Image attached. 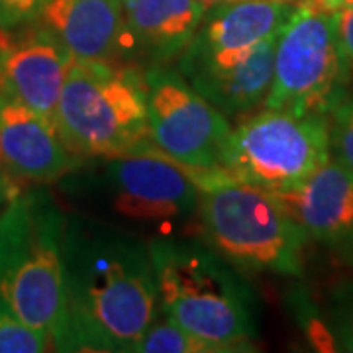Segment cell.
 Returning a JSON list of instances; mask_svg holds the SVG:
<instances>
[{
	"mask_svg": "<svg viewBox=\"0 0 353 353\" xmlns=\"http://www.w3.org/2000/svg\"><path fill=\"white\" fill-rule=\"evenodd\" d=\"M277 34L257 43L230 67L183 77L222 114L238 116L250 112L263 104L273 83Z\"/></svg>",
	"mask_w": 353,
	"mask_h": 353,
	"instance_id": "cell-16",
	"label": "cell"
},
{
	"mask_svg": "<svg viewBox=\"0 0 353 353\" xmlns=\"http://www.w3.org/2000/svg\"><path fill=\"white\" fill-rule=\"evenodd\" d=\"M334 341L341 352L353 353V304L341 308L336 316V324L334 330H330Z\"/></svg>",
	"mask_w": 353,
	"mask_h": 353,
	"instance_id": "cell-22",
	"label": "cell"
},
{
	"mask_svg": "<svg viewBox=\"0 0 353 353\" xmlns=\"http://www.w3.org/2000/svg\"><path fill=\"white\" fill-rule=\"evenodd\" d=\"M104 185L114 210L136 222H169L199 212L201 189L194 176L153 143L108 157Z\"/></svg>",
	"mask_w": 353,
	"mask_h": 353,
	"instance_id": "cell-9",
	"label": "cell"
},
{
	"mask_svg": "<svg viewBox=\"0 0 353 353\" xmlns=\"http://www.w3.org/2000/svg\"><path fill=\"white\" fill-rule=\"evenodd\" d=\"M332 157L353 171V92H345L328 112Z\"/></svg>",
	"mask_w": 353,
	"mask_h": 353,
	"instance_id": "cell-19",
	"label": "cell"
},
{
	"mask_svg": "<svg viewBox=\"0 0 353 353\" xmlns=\"http://www.w3.org/2000/svg\"><path fill=\"white\" fill-rule=\"evenodd\" d=\"M341 248H343V252H345V255L350 257V261L353 263V236L350 238V240L345 241V243H341Z\"/></svg>",
	"mask_w": 353,
	"mask_h": 353,
	"instance_id": "cell-25",
	"label": "cell"
},
{
	"mask_svg": "<svg viewBox=\"0 0 353 353\" xmlns=\"http://www.w3.org/2000/svg\"><path fill=\"white\" fill-rule=\"evenodd\" d=\"M53 124L79 159H108L152 145L143 73L108 61H73Z\"/></svg>",
	"mask_w": 353,
	"mask_h": 353,
	"instance_id": "cell-5",
	"label": "cell"
},
{
	"mask_svg": "<svg viewBox=\"0 0 353 353\" xmlns=\"http://www.w3.org/2000/svg\"><path fill=\"white\" fill-rule=\"evenodd\" d=\"M120 2H122V4H128V2H130V0H120Z\"/></svg>",
	"mask_w": 353,
	"mask_h": 353,
	"instance_id": "cell-27",
	"label": "cell"
},
{
	"mask_svg": "<svg viewBox=\"0 0 353 353\" xmlns=\"http://www.w3.org/2000/svg\"><path fill=\"white\" fill-rule=\"evenodd\" d=\"M310 2H314L316 6H320L322 10H328V12H336L340 8L353 4V0H310Z\"/></svg>",
	"mask_w": 353,
	"mask_h": 353,
	"instance_id": "cell-24",
	"label": "cell"
},
{
	"mask_svg": "<svg viewBox=\"0 0 353 353\" xmlns=\"http://www.w3.org/2000/svg\"><path fill=\"white\" fill-rule=\"evenodd\" d=\"M51 338L26 324L6 304L0 303V353H43L51 352Z\"/></svg>",
	"mask_w": 353,
	"mask_h": 353,
	"instance_id": "cell-18",
	"label": "cell"
},
{
	"mask_svg": "<svg viewBox=\"0 0 353 353\" xmlns=\"http://www.w3.org/2000/svg\"><path fill=\"white\" fill-rule=\"evenodd\" d=\"M159 294V312L218 353L253 352L257 299L224 255L192 240L148 243Z\"/></svg>",
	"mask_w": 353,
	"mask_h": 353,
	"instance_id": "cell-2",
	"label": "cell"
},
{
	"mask_svg": "<svg viewBox=\"0 0 353 353\" xmlns=\"http://www.w3.org/2000/svg\"><path fill=\"white\" fill-rule=\"evenodd\" d=\"M332 157L326 114L267 110L230 130L218 167L265 190L294 187Z\"/></svg>",
	"mask_w": 353,
	"mask_h": 353,
	"instance_id": "cell-7",
	"label": "cell"
},
{
	"mask_svg": "<svg viewBox=\"0 0 353 353\" xmlns=\"http://www.w3.org/2000/svg\"><path fill=\"white\" fill-rule=\"evenodd\" d=\"M134 353H218L214 345L192 336L165 316L163 322H153L134 345Z\"/></svg>",
	"mask_w": 353,
	"mask_h": 353,
	"instance_id": "cell-17",
	"label": "cell"
},
{
	"mask_svg": "<svg viewBox=\"0 0 353 353\" xmlns=\"http://www.w3.org/2000/svg\"><path fill=\"white\" fill-rule=\"evenodd\" d=\"M16 192H18V189H16V181L10 179L8 173L0 167V210H2V206L10 201Z\"/></svg>",
	"mask_w": 353,
	"mask_h": 353,
	"instance_id": "cell-23",
	"label": "cell"
},
{
	"mask_svg": "<svg viewBox=\"0 0 353 353\" xmlns=\"http://www.w3.org/2000/svg\"><path fill=\"white\" fill-rule=\"evenodd\" d=\"M65 220L43 189L18 190L0 210V303L51 343L63 310Z\"/></svg>",
	"mask_w": 353,
	"mask_h": 353,
	"instance_id": "cell-3",
	"label": "cell"
},
{
	"mask_svg": "<svg viewBox=\"0 0 353 353\" xmlns=\"http://www.w3.org/2000/svg\"><path fill=\"white\" fill-rule=\"evenodd\" d=\"M201 2H204V4H206V6L210 8V6H214V4H220V2H228V0H201Z\"/></svg>",
	"mask_w": 353,
	"mask_h": 353,
	"instance_id": "cell-26",
	"label": "cell"
},
{
	"mask_svg": "<svg viewBox=\"0 0 353 353\" xmlns=\"http://www.w3.org/2000/svg\"><path fill=\"white\" fill-rule=\"evenodd\" d=\"M201 189L199 214L216 252L240 269L303 275L308 238L273 194L218 169H189Z\"/></svg>",
	"mask_w": 353,
	"mask_h": 353,
	"instance_id": "cell-4",
	"label": "cell"
},
{
	"mask_svg": "<svg viewBox=\"0 0 353 353\" xmlns=\"http://www.w3.org/2000/svg\"><path fill=\"white\" fill-rule=\"evenodd\" d=\"M208 6L201 0H130L126 36L152 65L176 61L190 46Z\"/></svg>",
	"mask_w": 353,
	"mask_h": 353,
	"instance_id": "cell-15",
	"label": "cell"
},
{
	"mask_svg": "<svg viewBox=\"0 0 353 353\" xmlns=\"http://www.w3.org/2000/svg\"><path fill=\"white\" fill-rule=\"evenodd\" d=\"M34 22L50 32L75 61H110L126 36L120 0H50Z\"/></svg>",
	"mask_w": 353,
	"mask_h": 353,
	"instance_id": "cell-14",
	"label": "cell"
},
{
	"mask_svg": "<svg viewBox=\"0 0 353 353\" xmlns=\"http://www.w3.org/2000/svg\"><path fill=\"white\" fill-rule=\"evenodd\" d=\"M50 0H0V30L10 32L32 24Z\"/></svg>",
	"mask_w": 353,
	"mask_h": 353,
	"instance_id": "cell-20",
	"label": "cell"
},
{
	"mask_svg": "<svg viewBox=\"0 0 353 353\" xmlns=\"http://www.w3.org/2000/svg\"><path fill=\"white\" fill-rule=\"evenodd\" d=\"M143 85L153 148L187 169H218L232 130L226 114L167 65H150Z\"/></svg>",
	"mask_w": 353,
	"mask_h": 353,
	"instance_id": "cell-8",
	"label": "cell"
},
{
	"mask_svg": "<svg viewBox=\"0 0 353 353\" xmlns=\"http://www.w3.org/2000/svg\"><path fill=\"white\" fill-rule=\"evenodd\" d=\"M269 192L308 240L341 245L353 236V171L338 159L330 157L294 187Z\"/></svg>",
	"mask_w": 353,
	"mask_h": 353,
	"instance_id": "cell-13",
	"label": "cell"
},
{
	"mask_svg": "<svg viewBox=\"0 0 353 353\" xmlns=\"http://www.w3.org/2000/svg\"><path fill=\"white\" fill-rule=\"evenodd\" d=\"M79 163L51 120L0 92V167L10 179L48 185L69 175Z\"/></svg>",
	"mask_w": 353,
	"mask_h": 353,
	"instance_id": "cell-12",
	"label": "cell"
},
{
	"mask_svg": "<svg viewBox=\"0 0 353 353\" xmlns=\"http://www.w3.org/2000/svg\"><path fill=\"white\" fill-rule=\"evenodd\" d=\"M292 8V0H228L210 6L176 69L187 77L234 65L277 34Z\"/></svg>",
	"mask_w": 353,
	"mask_h": 353,
	"instance_id": "cell-10",
	"label": "cell"
},
{
	"mask_svg": "<svg viewBox=\"0 0 353 353\" xmlns=\"http://www.w3.org/2000/svg\"><path fill=\"white\" fill-rule=\"evenodd\" d=\"M73 61V55L36 22L0 30V92L51 122Z\"/></svg>",
	"mask_w": 353,
	"mask_h": 353,
	"instance_id": "cell-11",
	"label": "cell"
},
{
	"mask_svg": "<svg viewBox=\"0 0 353 353\" xmlns=\"http://www.w3.org/2000/svg\"><path fill=\"white\" fill-rule=\"evenodd\" d=\"M334 22H336V34H338L341 53L350 65V69H353V4L336 10Z\"/></svg>",
	"mask_w": 353,
	"mask_h": 353,
	"instance_id": "cell-21",
	"label": "cell"
},
{
	"mask_svg": "<svg viewBox=\"0 0 353 353\" xmlns=\"http://www.w3.org/2000/svg\"><path fill=\"white\" fill-rule=\"evenodd\" d=\"M350 65L341 53L334 12L299 2L281 26L267 110L326 114L345 94Z\"/></svg>",
	"mask_w": 353,
	"mask_h": 353,
	"instance_id": "cell-6",
	"label": "cell"
},
{
	"mask_svg": "<svg viewBox=\"0 0 353 353\" xmlns=\"http://www.w3.org/2000/svg\"><path fill=\"white\" fill-rule=\"evenodd\" d=\"M157 314L150 245L108 224L67 218L63 310L53 352L134 353Z\"/></svg>",
	"mask_w": 353,
	"mask_h": 353,
	"instance_id": "cell-1",
	"label": "cell"
}]
</instances>
